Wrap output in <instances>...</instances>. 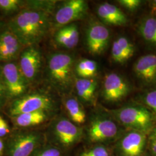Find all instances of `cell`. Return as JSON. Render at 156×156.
Masks as SVG:
<instances>
[{
    "label": "cell",
    "mask_w": 156,
    "mask_h": 156,
    "mask_svg": "<svg viewBox=\"0 0 156 156\" xmlns=\"http://www.w3.org/2000/svg\"><path fill=\"white\" fill-rule=\"evenodd\" d=\"M3 119H2V117L1 116V115H0V124H1V121H2V120Z\"/></svg>",
    "instance_id": "e575fe53"
},
{
    "label": "cell",
    "mask_w": 156,
    "mask_h": 156,
    "mask_svg": "<svg viewBox=\"0 0 156 156\" xmlns=\"http://www.w3.org/2000/svg\"><path fill=\"white\" fill-rule=\"evenodd\" d=\"M74 60L66 53H56L49 57L47 73L50 83L60 91H68L73 84Z\"/></svg>",
    "instance_id": "3957f363"
},
{
    "label": "cell",
    "mask_w": 156,
    "mask_h": 156,
    "mask_svg": "<svg viewBox=\"0 0 156 156\" xmlns=\"http://www.w3.org/2000/svg\"><path fill=\"white\" fill-rule=\"evenodd\" d=\"M130 91V86L127 80L116 73L107 74L102 85V97L109 102L122 100Z\"/></svg>",
    "instance_id": "9c48e42d"
},
{
    "label": "cell",
    "mask_w": 156,
    "mask_h": 156,
    "mask_svg": "<svg viewBox=\"0 0 156 156\" xmlns=\"http://www.w3.org/2000/svg\"><path fill=\"white\" fill-rule=\"evenodd\" d=\"M53 133L57 140L66 147L76 144L81 139L83 134L81 128L65 118L56 122Z\"/></svg>",
    "instance_id": "4fadbf2b"
},
{
    "label": "cell",
    "mask_w": 156,
    "mask_h": 156,
    "mask_svg": "<svg viewBox=\"0 0 156 156\" xmlns=\"http://www.w3.org/2000/svg\"><path fill=\"white\" fill-rule=\"evenodd\" d=\"M97 62L90 59H83L78 62L75 70L79 78L92 79L97 73Z\"/></svg>",
    "instance_id": "603a6c76"
},
{
    "label": "cell",
    "mask_w": 156,
    "mask_h": 156,
    "mask_svg": "<svg viewBox=\"0 0 156 156\" xmlns=\"http://www.w3.org/2000/svg\"><path fill=\"white\" fill-rule=\"evenodd\" d=\"M88 10V4L84 0H70L64 2L56 11L54 23L61 28L82 19Z\"/></svg>",
    "instance_id": "ba28073f"
},
{
    "label": "cell",
    "mask_w": 156,
    "mask_h": 156,
    "mask_svg": "<svg viewBox=\"0 0 156 156\" xmlns=\"http://www.w3.org/2000/svg\"><path fill=\"white\" fill-rule=\"evenodd\" d=\"M23 3L20 0H0V9L11 13L18 10Z\"/></svg>",
    "instance_id": "484cf974"
},
{
    "label": "cell",
    "mask_w": 156,
    "mask_h": 156,
    "mask_svg": "<svg viewBox=\"0 0 156 156\" xmlns=\"http://www.w3.org/2000/svg\"><path fill=\"white\" fill-rule=\"evenodd\" d=\"M65 108L73 123L81 124L86 121V113L80 102L74 97H69L65 101Z\"/></svg>",
    "instance_id": "7402d4cb"
},
{
    "label": "cell",
    "mask_w": 156,
    "mask_h": 156,
    "mask_svg": "<svg viewBox=\"0 0 156 156\" xmlns=\"http://www.w3.org/2000/svg\"><path fill=\"white\" fill-rule=\"evenodd\" d=\"M4 149V142L2 140L0 139V156H2V152Z\"/></svg>",
    "instance_id": "d6a6232c"
},
{
    "label": "cell",
    "mask_w": 156,
    "mask_h": 156,
    "mask_svg": "<svg viewBox=\"0 0 156 156\" xmlns=\"http://www.w3.org/2000/svg\"><path fill=\"white\" fill-rule=\"evenodd\" d=\"M74 86L78 97L81 100L88 102L93 100L97 88V82L94 79L75 78Z\"/></svg>",
    "instance_id": "d6986e66"
},
{
    "label": "cell",
    "mask_w": 156,
    "mask_h": 156,
    "mask_svg": "<svg viewBox=\"0 0 156 156\" xmlns=\"http://www.w3.org/2000/svg\"><path fill=\"white\" fill-rule=\"evenodd\" d=\"M36 156H61V153L57 148L50 147L41 151Z\"/></svg>",
    "instance_id": "f1b7e54d"
},
{
    "label": "cell",
    "mask_w": 156,
    "mask_h": 156,
    "mask_svg": "<svg viewBox=\"0 0 156 156\" xmlns=\"http://www.w3.org/2000/svg\"><path fill=\"white\" fill-rule=\"evenodd\" d=\"M55 102L50 95L35 92L23 95L15 99L9 108V113L12 117L18 115L34 112H49L53 109Z\"/></svg>",
    "instance_id": "277c9868"
},
{
    "label": "cell",
    "mask_w": 156,
    "mask_h": 156,
    "mask_svg": "<svg viewBox=\"0 0 156 156\" xmlns=\"http://www.w3.org/2000/svg\"><path fill=\"white\" fill-rule=\"evenodd\" d=\"M79 40V30L77 25L75 23L59 28L55 35V41L57 45L69 49L76 46Z\"/></svg>",
    "instance_id": "ac0fdd59"
},
{
    "label": "cell",
    "mask_w": 156,
    "mask_h": 156,
    "mask_svg": "<svg viewBox=\"0 0 156 156\" xmlns=\"http://www.w3.org/2000/svg\"><path fill=\"white\" fill-rule=\"evenodd\" d=\"M135 47L126 37L121 36L115 39L112 46L111 57L113 61L123 64L134 55Z\"/></svg>",
    "instance_id": "e0dca14e"
},
{
    "label": "cell",
    "mask_w": 156,
    "mask_h": 156,
    "mask_svg": "<svg viewBox=\"0 0 156 156\" xmlns=\"http://www.w3.org/2000/svg\"><path fill=\"white\" fill-rule=\"evenodd\" d=\"M143 101L146 106L156 115V89L147 91L144 95Z\"/></svg>",
    "instance_id": "cb8c5ba5"
},
{
    "label": "cell",
    "mask_w": 156,
    "mask_h": 156,
    "mask_svg": "<svg viewBox=\"0 0 156 156\" xmlns=\"http://www.w3.org/2000/svg\"><path fill=\"white\" fill-rule=\"evenodd\" d=\"M80 156H111V151L103 145H98L82 152Z\"/></svg>",
    "instance_id": "d4e9b609"
},
{
    "label": "cell",
    "mask_w": 156,
    "mask_h": 156,
    "mask_svg": "<svg viewBox=\"0 0 156 156\" xmlns=\"http://www.w3.org/2000/svg\"><path fill=\"white\" fill-rule=\"evenodd\" d=\"M120 128L113 119L104 116L95 117L87 128V136L92 143L100 144L116 139L120 135Z\"/></svg>",
    "instance_id": "5b68a950"
},
{
    "label": "cell",
    "mask_w": 156,
    "mask_h": 156,
    "mask_svg": "<svg viewBox=\"0 0 156 156\" xmlns=\"http://www.w3.org/2000/svg\"><path fill=\"white\" fill-rule=\"evenodd\" d=\"M48 112L44 111L25 113L13 117L14 123L20 127H28L40 124L47 119Z\"/></svg>",
    "instance_id": "ffe728a7"
},
{
    "label": "cell",
    "mask_w": 156,
    "mask_h": 156,
    "mask_svg": "<svg viewBox=\"0 0 156 156\" xmlns=\"http://www.w3.org/2000/svg\"><path fill=\"white\" fill-rule=\"evenodd\" d=\"M138 31L147 44L156 47V17L143 19L138 25Z\"/></svg>",
    "instance_id": "44dd1931"
},
{
    "label": "cell",
    "mask_w": 156,
    "mask_h": 156,
    "mask_svg": "<svg viewBox=\"0 0 156 156\" xmlns=\"http://www.w3.org/2000/svg\"></svg>",
    "instance_id": "d590c367"
},
{
    "label": "cell",
    "mask_w": 156,
    "mask_h": 156,
    "mask_svg": "<svg viewBox=\"0 0 156 156\" xmlns=\"http://www.w3.org/2000/svg\"><path fill=\"white\" fill-rule=\"evenodd\" d=\"M41 140V135L35 132L15 134L8 141L6 156H30L38 147Z\"/></svg>",
    "instance_id": "52a82bcc"
},
{
    "label": "cell",
    "mask_w": 156,
    "mask_h": 156,
    "mask_svg": "<svg viewBox=\"0 0 156 156\" xmlns=\"http://www.w3.org/2000/svg\"><path fill=\"white\" fill-rule=\"evenodd\" d=\"M117 2L123 8L131 12L138 9L142 2L140 0H119Z\"/></svg>",
    "instance_id": "4316f807"
},
{
    "label": "cell",
    "mask_w": 156,
    "mask_h": 156,
    "mask_svg": "<svg viewBox=\"0 0 156 156\" xmlns=\"http://www.w3.org/2000/svg\"><path fill=\"white\" fill-rule=\"evenodd\" d=\"M147 134L129 130L124 134L117 145L119 156H142L145 150Z\"/></svg>",
    "instance_id": "7c38bea8"
},
{
    "label": "cell",
    "mask_w": 156,
    "mask_h": 156,
    "mask_svg": "<svg viewBox=\"0 0 156 156\" xmlns=\"http://www.w3.org/2000/svg\"><path fill=\"white\" fill-rule=\"evenodd\" d=\"M7 98L8 96L5 86L3 80L1 69L0 68V109H1L5 105Z\"/></svg>",
    "instance_id": "83f0119b"
},
{
    "label": "cell",
    "mask_w": 156,
    "mask_h": 156,
    "mask_svg": "<svg viewBox=\"0 0 156 156\" xmlns=\"http://www.w3.org/2000/svg\"><path fill=\"white\" fill-rule=\"evenodd\" d=\"M8 98L20 97L28 89L27 80L24 78L17 64L6 62L1 68Z\"/></svg>",
    "instance_id": "8992f818"
},
{
    "label": "cell",
    "mask_w": 156,
    "mask_h": 156,
    "mask_svg": "<svg viewBox=\"0 0 156 156\" xmlns=\"http://www.w3.org/2000/svg\"><path fill=\"white\" fill-rule=\"evenodd\" d=\"M49 26V13L30 7L19 12L9 23V30L22 45L27 46L42 41Z\"/></svg>",
    "instance_id": "6da1fadb"
},
{
    "label": "cell",
    "mask_w": 156,
    "mask_h": 156,
    "mask_svg": "<svg viewBox=\"0 0 156 156\" xmlns=\"http://www.w3.org/2000/svg\"><path fill=\"white\" fill-rule=\"evenodd\" d=\"M9 133V128L8 124L2 119L0 124V138L4 137Z\"/></svg>",
    "instance_id": "4dcf8cb0"
},
{
    "label": "cell",
    "mask_w": 156,
    "mask_h": 156,
    "mask_svg": "<svg viewBox=\"0 0 156 156\" xmlns=\"http://www.w3.org/2000/svg\"><path fill=\"white\" fill-rule=\"evenodd\" d=\"M150 7L152 13L156 14V0L150 1Z\"/></svg>",
    "instance_id": "1f68e13d"
},
{
    "label": "cell",
    "mask_w": 156,
    "mask_h": 156,
    "mask_svg": "<svg viewBox=\"0 0 156 156\" xmlns=\"http://www.w3.org/2000/svg\"><path fill=\"white\" fill-rule=\"evenodd\" d=\"M28 83L34 82L39 75L41 65V53L34 46H28L22 53L18 64Z\"/></svg>",
    "instance_id": "8fae6325"
},
{
    "label": "cell",
    "mask_w": 156,
    "mask_h": 156,
    "mask_svg": "<svg viewBox=\"0 0 156 156\" xmlns=\"http://www.w3.org/2000/svg\"><path fill=\"white\" fill-rule=\"evenodd\" d=\"M97 14L101 19L107 24L121 26L128 22L126 15L117 6L104 2L97 8Z\"/></svg>",
    "instance_id": "2e32d148"
},
{
    "label": "cell",
    "mask_w": 156,
    "mask_h": 156,
    "mask_svg": "<svg viewBox=\"0 0 156 156\" xmlns=\"http://www.w3.org/2000/svg\"><path fill=\"white\" fill-rule=\"evenodd\" d=\"M149 147L153 156H156V136L151 132L149 138Z\"/></svg>",
    "instance_id": "f546056e"
},
{
    "label": "cell",
    "mask_w": 156,
    "mask_h": 156,
    "mask_svg": "<svg viewBox=\"0 0 156 156\" xmlns=\"http://www.w3.org/2000/svg\"><path fill=\"white\" fill-rule=\"evenodd\" d=\"M22 45L10 30L0 35V62H9L15 58Z\"/></svg>",
    "instance_id": "9a60e30c"
},
{
    "label": "cell",
    "mask_w": 156,
    "mask_h": 156,
    "mask_svg": "<svg viewBox=\"0 0 156 156\" xmlns=\"http://www.w3.org/2000/svg\"><path fill=\"white\" fill-rule=\"evenodd\" d=\"M151 132V133H153L154 134V135L156 136V127H155L154 128H153V130H152Z\"/></svg>",
    "instance_id": "836d02e7"
},
{
    "label": "cell",
    "mask_w": 156,
    "mask_h": 156,
    "mask_svg": "<svg viewBox=\"0 0 156 156\" xmlns=\"http://www.w3.org/2000/svg\"><path fill=\"white\" fill-rule=\"evenodd\" d=\"M117 122L129 130L150 134L155 127V116L146 106L129 104L111 111Z\"/></svg>",
    "instance_id": "7a4b0ae2"
},
{
    "label": "cell",
    "mask_w": 156,
    "mask_h": 156,
    "mask_svg": "<svg viewBox=\"0 0 156 156\" xmlns=\"http://www.w3.org/2000/svg\"><path fill=\"white\" fill-rule=\"evenodd\" d=\"M110 39V33L106 26L99 22L90 24L86 32V46L90 53L100 55L106 50Z\"/></svg>",
    "instance_id": "30bf717a"
},
{
    "label": "cell",
    "mask_w": 156,
    "mask_h": 156,
    "mask_svg": "<svg viewBox=\"0 0 156 156\" xmlns=\"http://www.w3.org/2000/svg\"><path fill=\"white\" fill-rule=\"evenodd\" d=\"M134 73L146 85H156V55L153 54L141 56L135 62Z\"/></svg>",
    "instance_id": "5bb4252c"
}]
</instances>
